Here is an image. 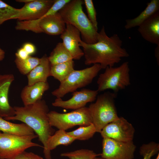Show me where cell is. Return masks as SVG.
Wrapping results in <instances>:
<instances>
[{
  "mask_svg": "<svg viewBox=\"0 0 159 159\" xmlns=\"http://www.w3.org/2000/svg\"><path fill=\"white\" fill-rule=\"evenodd\" d=\"M80 45L83 48L85 64H99L102 69L113 67L122 58L129 56L126 50L122 47V41L118 35L108 36L104 26L98 32L96 43L88 44L82 40Z\"/></svg>",
  "mask_w": 159,
  "mask_h": 159,
  "instance_id": "obj_1",
  "label": "cell"
},
{
  "mask_svg": "<svg viewBox=\"0 0 159 159\" xmlns=\"http://www.w3.org/2000/svg\"><path fill=\"white\" fill-rule=\"evenodd\" d=\"M15 115L4 118L7 120H19L26 124L35 132L42 144L43 153L46 159H52L48 150L47 143L55 130L50 124L48 114L49 107L42 99L30 105L22 107L14 106Z\"/></svg>",
  "mask_w": 159,
  "mask_h": 159,
  "instance_id": "obj_2",
  "label": "cell"
},
{
  "mask_svg": "<svg viewBox=\"0 0 159 159\" xmlns=\"http://www.w3.org/2000/svg\"><path fill=\"white\" fill-rule=\"evenodd\" d=\"M83 3L82 0H71L58 12L66 24H71L80 31L82 41L93 44L97 41L98 32L84 12Z\"/></svg>",
  "mask_w": 159,
  "mask_h": 159,
  "instance_id": "obj_3",
  "label": "cell"
},
{
  "mask_svg": "<svg viewBox=\"0 0 159 159\" xmlns=\"http://www.w3.org/2000/svg\"><path fill=\"white\" fill-rule=\"evenodd\" d=\"M117 94L105 92L97 95L96 101L88 107L96 132L100 133L107 124L117 119L115 99Z\"/></svg>",
  "mask_w": 159,
  "mask_h": 159,
  "instance_id": "obj_4",
  "label": "cell"
},
{
  "mask_svg": "<svg viewBox=\"0 0 159 159\" xmlns=\"http://www.w3.org/2000/svg\"><path fill=\"white\" fill-rule=\"evenodd\" d=\"M101 69L100 64H95L83 69H74L60 82L58 87L52 91V94L57 98H62L69 92L85 87L92 82Z\"/></svg>",
  "mask_w": 159,
  "mask_h": 159,
  "instance_id": "obj_5",
  "label": "cell"
},
{
  "mask_svg": "<svg viewBox=\"0 0 159 159\" xmlns=\"http://www.w3.org/2000/svg\"><path fill=\"white\" fill-rule=\"evenodd\" d=\"M104 72L101 74L97 83L98 92L111 90L117 94L131 84L129 63L124 62L118 67H108Z\"/></svg>",
  "mask_w": 159,
  "mask_h": 159,
  "instance_id": "obj_6",
  "label": "cell"
},
{
  "mask_svg": "<svg viewBox=\"0 0 159 159\" xmlns=\"http://www.w3.org/2000/svg\"><path fill=\"white\" fill-rule=\"evenodd\" d=\"M37 137L35 134L20 136L0 132V159H13L29 148L42 147L32 141Z\"/></svg>",
  "mask_w": 159,
  "mask_h": 159,
  "instance_id": "obj_7",
  "label": "cell"
},
{
  "mask_svg": "<svg viewBox=\"0 0 159 159\" xmlns=\"http://www.w3.org/2000/svg\"><path fill=\"white\" fill-rule=\"evenodd\" d=\"M48 116L51 126L58 130H66L76 125L85 126L92 123L89 108L86 107L67 113L52 111Z\"/></svg>",
  "mask_w": 159,
  "mask_h": 159,
  "instance_id": "obj_8",
  "label": "cell"
},
{
  "mask_svg": "<svg viewBox=\"0 0 159 159\" xmlns=\"http://www.w3.org/2000/svg\"><path fill=\"white\" fill-rule=\"evenodd\" d=\"M136 148L132 141L123 142L103 138L100 155L105 159H133Z\"/></svg>",
  "mask_w": 159,
  "mask_h": 159,
  "instance_id": "obj_9",
  "label": "cell"
},
{
  "mask_svg": "<svg viewBox=\"0 0 159 159\" xmlns=\"http://www.w3.org/2000/svg\"><path fill=\"white\" fill-rule=\"evenodd\" d=\"M135 130L132 125L123 117L107 124L100 133L103 138L129 142L132 141Z\"/></svg>",
  "mask_w": 159,
  "mask_h": 159,
  "instance_id": "obj_10",
  "label": "cell"
},
{
  "mask_svg": "<svg viewBox=\"0 0 159 159\" xmlns=\"http://www.w3.org/2000/svg\"><path fill=\"white\" fill-rule=\"evenodd\" d=\"M98 92L97 90L83 89L73 92L72 97L67 100L56 98L52 104L54 107L65 109H78L85 107L87 103L94 101Z\"/></svg>",
  "mask_w": 159,
  "mask_h": 159,
  "instance_id": "obj_11",
  "label": "cell"
},
{
  "mask_svg": "<svg viewBox=\"0 0 159 159\" xmlns=\"http://www.w3.org/2000/svg\"><path fill=\"white\" fill-rule=\"evenodd\" d=\"M54 0H33L19 9L16 19L18 21H29L42 17L52 6Z\"/></svg>",
  "mask_w": 159,
  "mask_h": 159,
  "instance_id": "obj_12",
  "label": "cell"
},
{
  "mask_svg": "<svg viewBox=\"0 0 159 159\" xmlns=\"http://www.w3.org/2000/svg\"><path fill=\"white\" fill-rule=\"evenodd\" d=\"M66 24L64 31L60 35L62 43L73 59L79 60L84 55L83 51L80 47V43L82 40L80 32L73 26Z\"/></svg>",
  "mask_w": 159,
  "mask_h": 159,
  "instance_id": "obj_13",
  "label": "cell"
},
{
  "mask_svg": "<svg viewBox=\"0 0 159 159\" xmlns=\"http://www.w3.org/2000/svg\"><path fill=\"white\" fill-rule=\"evenodd\" d=\"M14 80L12 74H0V117L4 118L15 115L14 107L9 104V92L10 87Z\"/></svg>",
  "mask_w": 159,
  "mask_h": 159,
  "instance_id": "obj_14",
  "label": "cell"
},
{
  "mask_svg": "<svg viewBox=\"0 0 159 159\" xmlns=\"http://www.w3.org/2000/svg\"><path fill=\"white\" fill-rule=\"evenodd\" d=\"M138 31L145 40L159 45V11L138 26Z\"/></svg>",
  "mask_w": 159,
  "mask_h": 159,
  "instance_id": "obj_15",
  "label": "cell"
},
{
  "mask_svg": "<svg viewBox=\"0 0 159 159\" xmlns=\"http://www.w3.org/2000/svg\"><path fill=\"white\" fill-rule=\"evenodd\" d=\"M47 82L26 85L22 89L20 97L24 106L32 104L42 99L44 93L49 89Z\"/></svg>",
  "mask_w": 159,
  "mask_h": 159,
  "instance_id": "obj_16",
  "label": "cell"
},
{
  "mask_svg": "<svg viewBox=\"0 0 159 159\" xmlns=\"http://www.w3.org/2000/svg\"><path fill=\"white\" fill-rule=\"evenodd\" d=\"M40 63L28 74L27 85L31 86L39 82H46L50 76L51 65L46 54L41 58Z\"/></svg>",
  "mask_w": 159,
  "mask_h": 159,
  "instance_id": "obj_17",
  "label": "cell"
},
{
  "mask_svg": "<svg viewBox=\"0 0 159 159\" xmlns=\"http://www.w3.org/2000/svg\"><path fill=\"white\" fill-rule=\"evenodd\" d=\"M159 11V0H151L145 9L136 17L126 20L125 28L128 29L139 26L153 14Z\"/></svg>",
  "mask_w": 159,
  "mask_h": 159,
  "instance_id": "obj_18",
  "label": "cell"
},
{
  "mask_svg": "<svg viewBox=\"0 0 159 159\" xmlns=\"http://www.w3.org/2000/svg\"><path fill=\"white\" fill-rule=\"evenodd\" d=\"M0 131L20 136L35 134L34 131L24 123H14L0 117Z\"/></svg>",
  "mask_w": 159,
  "mask_h": 159,
  "instance_id": "obj_19",
  "label": "cell"
},
{
  "mask_svg": "<svg viewBox=\"0 0 159 159\" xmlns=\"http://www.w3.org/2000/svg\"><path fill=\"white\" fill-rule=\"evenodd\" d=\"M76 140L74 138L69 135L65 130H58L50 136L48 140V151L51 153V151L58 146L60 145H68Z\"/></svg>",
  "mask_w": 159,
  "mask_h": 159,
  "instance_id": "obj_20",
  "label": "cell"
},
{
  "mask_svg": "<svg viewBox=\"0 0 159 159\" xmlns=\"http://www.w3.org/2000/svg\"><path fill=\"white\" fill-rule=\"evenodd\" d=\"M73 60L63 63L51 65L50 76L61 82L65 79L74 69Z\"/></svg>",
  "mask_w": 159,
  "mask_h": 159,
  "instance_id": "obj_21",
  "label": "cell"
},
{
  "mask_svg": "<svg viewBox=\"0 0 159 159\" xmlns=\"http://www.w3.org/2000/svg\"><path fill=\"white\" fill-rule=\"evenodd\" d=\"M51 65L67 62L73 60L62 42L58 43L48 57Z\"/></svg>",
  "mask_w": 159,
  "mask_h": 159,
  "instance_id": "obj_22",
  "label": "cell"
},
{
  "mask_svg": "<svg viewBox=\"0 0 159 159\" xmlns=\"http://www.w3.org/2000/svg\"><path fill=\"white\" fill-rule=\"evenodd\" d=\"M41 58L30 56L26 59L22 60L16 57L14 62L20 72L27 75L41 62Z\"/></svg>",
  "mask_w": 159,
  "mask_h": 159,
  "instance_id": "obj_23",
  "label": "cell"
},
{
  "mask_svg": "<svg viewBox=\"0 0 159 159\" xmlns=\"http://www.w3.org/2000/svg\"><path fill=\"white\" fill-rule=\"evenodd\" d=\"M96 132L95 127L92 123L85 126H80L76 129L67 132L69 135L76 140H88L93 137Z\"/></svg>",
  "mask_w": 159,
  "mask_h": 159,
  "instance_id": "obj_24",
  "label": "cell"
},
{
  "mask_svg": "<svg viewBox=\"0 0 159 159\" xmlns=\"http://www.w3.org/2000/svg\"><path fill=\"white\" fill-rule=\"evenodd\" d=\"M19 10L0 0V26L8 20L16 19Z\"/></svg>",
  "mask_w": 159,
  "mask_h": 159,
  "instance_id": "obj_25",
  "label": "cell"
},
{
  "mask_svg": "<svg viewBox=\"0 0 159 159\" xmlns=\"http://www.w3.org/2000/svg\"><path fill=\"white\" fill-rule=\"evenodd\" d=\"M100 154H97L93 151L87 149H81L74 151L62 153L60 156L69 159H95Z\"/></svg>",
  "mask_w": 159,
  "mask_h": 159,
  "instance_id": "obj_26",
  "label": "cell"
},
{
  "mask_svg": "<svg viewBox=\"0 0 159 159\" xmlns=\"http://www.w3.org/2000/svg\"><path fill=\"white\" fill-rule=\"evenodd\" d=\"M88 18L95 29L97 31L98 23L96 17V12L92 0H84Z\"/></svg>",
  "mask_w": 159,
  "mask_h": 159,
  "instance_id": "obj_27",
  "label": "cell"
},
{
  "mask_svg": "<svg viewBox=\"0 0 159 159\" xmlns=\"http://www.w3.org/2000/svg\"><path fill=\"white\" fill-rule=\"evenodd\" d=\"M159 150V144L152 142L147 144L143 145L140 148L139 153L143 157L146 154L152 152L156 154L158 153Z\"/></svg>",
  "mask_w": 159,
  "mask_h": 159,
  "instance_id": "obj_28",
  "label": "cell"
},
{
  "mask_svg": "<svg viewBox=\"0 0 159 159\" xmlns=\"http://www.w3.org/2000/svg\"><path fill=\"white\" fill-rule=\"evenodd\" d=\"M13 159H44L41 156L31 152L25 151L21 153Z\"/></svg>",
  "mask_w": 159,
  "mask_h": 159,
  "instance_id": "obj_29",
  "label": "cell"
},
{
  "mask_svg": "<svg viewBox=\"0 0 159 159\" xmlns=\"http://www.w3.org/2000/svg\"><path fill=\"white\" fill-rule=\"evenodd\" d=\"M22 47L30 56L35 53L36 51V48L34 45L30 43H25Z\"/></svg>",
  "mask_w": 159,
  "mask_h": 159,
  "instance_id": "obj_30",
  "label": "cell"
},
{
  "mask_svg": "<svg viewBox=\"0 0 159 159\" xmlns=\"http://www.w3.org/2000/svg\"><path fill=\"white\" fill-rule=\"evenodd\" d=\"M15 54L16 57L22 60L26 59L30 56L22 47L19 49Z\"/></svg>",
  "mask_w": 159,
  "mask_h": 159,
  "instance_id": "obj_31",
  "label": "cell"
},
{
  "mask_svg": "<svg viewBox=\"0 0 159 159\" xmlns=\"http://www.w3.org/2000/svg\"><path fill=\"white\" fill-rule=\"evenodd\" d=\"M159 45H157L155 49V55L156 58L157 62H158V60L159 62Z\"/></svg>",
  "mask_w": 159,
  "mask_h": 159,
  "instance_id": "obj_32",
  "label": "cell"
},
{
  "mask_svg": "<svg viewBox=\"0 0 159 159\" xmlns=\"http://www.w3.org/2000/svg\"><path fill=\"white\" fill-rule=\"evenodd\" d=\"M155 154L153 152L147 154L143 157V159H151L152 157Z\"/></svg>",
  "mask_w": 159,
  "mask_h": 159,
  "instance_id": "obj_33",
  "label": "cell"
},
{
  "mask_svg": "<svg viewBox=\"0 0 159 159\" xmlns=\"http://www.w3.org/2000/svg\"><path fill=\"white\" fill-rule=\"evenodd\" d=\"M5 52L4 50L0 48V61L2 60L4 58Z\"/></svg>",
  "mask_w": 159,
  "mask_h": 159,
  "instance_id": "obj_34",
  "label": "cell"
},
{
  "mask_svg": "<svg viewBox=\"0 0 159 159\" xmlns=\"http://www.w3.org/2000/svg\"><path fill=\"white\" fill-rule=\"evenodd\" d=\"M33 0H17L16 1L19 2H23L25 4L28 3L32 1Z\"/></svg>",
  "mask_w": 159,
  "mask_h": 159,
  "instance_id": "obj_35",
  "label": "cell"
},
{
  "mask_svg": "<svg viewBox=\"0 0 159 159\" xmlns=\"http://www.w3.org/2000/svg\"><path fill=\"white\" fill-rule=\"evenodd\" d=\"M155 159H159V153H158V155H157V156L156 157Z\"/></svg>",
  "mask_w": 159,
  "mask_h": 159,
  "instance_id": "obj_36",
  "label": "cell"
},
{
  "mask_svg": "<svg viewBox=\"0 0 159 159\" xmlns=\"http://www.w3.org/2000/svg\"><path fill=\"white\" fill-rule=\"evenodd\" d=\"M95 159H105L104 158H97V157Z\"/></svg>",
  "mask_w": 159,
  "mask_h": 159,
  "instance_id": "obj_37",
  "label": "cell"
},
{
  "mask_svg": "<svg viewBox=\"0 0 159 159\" xmlns=\"http://www.w3.org/2000/svg\"></svg>",
  "mask_w": 159,
  "mask_h": 159,
  "instance_id": "obj_38",
  "label": "cell"
}]
</instances>
